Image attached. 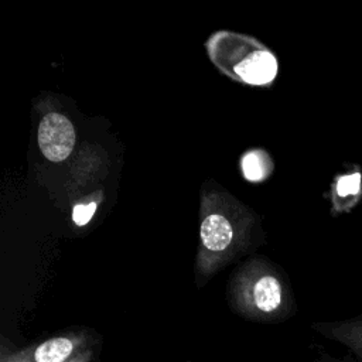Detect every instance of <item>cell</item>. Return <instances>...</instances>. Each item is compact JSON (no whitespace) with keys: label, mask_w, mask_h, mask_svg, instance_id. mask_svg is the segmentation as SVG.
I'll list each match as a JSON object with an SVG mask.
<instances>
[{"label":"cell","mask_w":362,"mask_h":362,"mask_svg":"<svg viewBox=\"0 0 362 362\" xmlns=\"http://www.w3.org/2000/svg\"><path fill=\"white\" fill-rule=\"evenodd\" d=\"M92 358H93V351L90 348H88L66 362H90Z\"/></svg>","instance_id":"cell-11"},{"label":"cell","mask_w":362,"mask_h":362,"mask_svg":"<svg viewBox=\"0 0 362 362\" xmlns=\"http://www.w3.org/2000/svg\"><path fill=\"white\" fill-rule=\"evenodd\" d=\"M359 188H361V174L358 173L341 177L337 182V192L339 197L355 195L359 192Z\"/></svg>","instance_id":"cell-8"},{"label":"cell","mask_w":362,"mask_h":362,"mask_svg":"<svg viewBox=\"0 0 362 362\" xmlns=\"http://www.w3.org/2000/svg\"><path fill=\"white\" fill-rule=\"evenodd\" d=\"M236 71L249 83H267L277 74V62L270 52L255 51L236 66Z\"/></svg>","instance_id":"cell-4"},{"label":"cell","mask_w":362,"mask_h":362,"mask_svg":"<svg viewBox=\"0 0 362 362\" xmlns=\"http://www.w3.org/2000/svg\"><path fill=\"white\" fill-rule=\"evenodd\" d=\"M327 338L345 345L362 362V318L315 327Z\"/></svg>","instance_id":"cell-5"},{"label":"cell","mask_w":362,"mask_h":362,"mask_svg":"<svg viewBox=\"0 0 362 362\" xmlns=\"http://www.w3.org/2000/svg\"><path fill=\"white\" fill-rule=\"evenodd\" d=\"M243 307L259 315V318H274L283 308V288L280 281L264 274L253 281L243 294Z\"/></svg>","instance_id":"cell-3"},{"label":"cell","mask_w":362,"mask_h":362,"mask_svg":"<svg viewBox=\"0 0 362 362\" xmlns=\"http://www.w3.org/2000/svg\"><path fill=\"white\" fill-rule=\"evenodd\" d=\"M314 362H352V359H349V358H342V359L341 358H335V356L329 355L328 352L321 351Z\"/></svg>","instance_id":"cell-10"},{"label":"cell","mask_w":362,"mask_h":362,"mask_svg":"<svg viewBox=\"0 0 362 362\" xmlns=\"http://www.w3.org/2000/svg\"><path fill=\"white\" fill-rule=\"evenodd\" d=\"M75 130L68 117L61 113H48L38 127V146L49 161H62L74 150Z\"/></svg>","instance_id":"cell-2"},{"label":"cell","mask_w":362,"mask_h":362,"mask_svg":"<svg viewBox=\"0 0 362 362\" xmlns=\"http://www.w3.org/2000/svg\"><path fill=\"white\" fill-rule=\"evenodd\" d=\"M88 348L89 338L83 334H65L20 351L3 348L0 362H66Z\"/></svg>","instance_id":"cell-1"},{"label":"cell","mask_w":362,"mask_h":362,"mask_svg":"<svg viewBox=\"0 0 362 362\" xmlns=\"http://www.w3.org/2000/svg\"><path fill=\"white\" fill-rule=\"evenodd\" d=\"M243 174L247 180L257 181L263 177V163L259 153H249L242 160Z\"/></svg>","instance_id":"cell-7"},{"label":"cell","mask_w":362,"mask_h":362,"mask_svg":"<svg viewBox=\"0 0 362 362\" xmlns=\"http://www.w3.org/2000/svg\"><path fill=\"white\" fill-rule=\"evenodd\" d=\"M96 211V204L89 202V204H82V205H75L72 211V219L76 225L82 226L90 221Z\"/></svg>","instance_id":"cell-9"},{"label":"cell","mask_w":362,"mask_h":362,"mask_svg":"<svg viewBox=\"0 0 362 362\" xmlns=\"http://www.w3.org/2000/svg\"><path fill=\"white\" fill-rule=\"evenodd\" d=\"M233 238V229L229 221L219 215H208L201 223V240L204 246L209 250H223L226 249Z\"/></svg>","instance_id":"cell-6"}]
</instances>
